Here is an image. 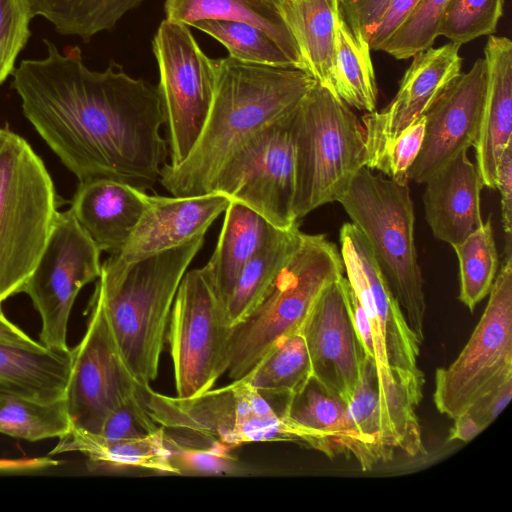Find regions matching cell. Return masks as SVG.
<instances>
[{
    "mask_svg": "<svg viewBox=\"0 0 512 512\" xmlns=\"http://www.w3.org/2000/svg\"><path fill=\"white\" fill-rule=\"evenodd\" d=\"M215 93L201 134L188 157L161 168L159 181L173 196L212 192L230 154L250 134L291 112L316 83L304 70L213 59Z\"/></svg>",
    "mask_w": 512,
    "mask_h": 512,
    "instance_id": "2",
    "label": "cell"
},
{
    "mask_svg": "<svg viewBox=\"0 0 512 512\" xmlns=\"http://www.w3.org/2000/svg\"><path fill=\"white\" fill-rule=\"evenodd\" d=\"M294 148L297 220L338 201L367 164L362 123L348 105L317 82L295 108Z\"/></svg>",
    "mask_w": 512,
    "mask_h": 512,
    "instance_id": "6",
    "label": "cell"
},
{
    "mask_svg": "<svg viewBox=\"0 0 512 512\" xmlns=\"http://www.w3.org/2000/svg\"><path fill=\"white\" fill-rule=\"evenodd\" d=\"M294 112L245 138L224 162L212 187V192L250 207L283 230L299 224L293 211Z\"/></svg>",
    "mask_w": 512,
    "mask_h": 512,
    "instance_id": "12",
    "label": "cell"
},
{
    "mask_svg": "<svg viewBox=\"0 0 512 512\" xmlns=\"http://www.w3.org/2000/svg\"><path fill=\"white\" fill-rule=\"evenodd\" d=\"M421 0H389L367 42L371 50L381 51L384 44L412 14Z\"/></svg>",
    "mask_w": 512,
    "mask_h": 512,
    "instance_id": "43",
    "label": "cell"
},
{
    "mask_svg": "<svg viewBox=\"0 0 512 512\" xmlns=\"http://www.w3.org/2000/svg\"><path fill=\"white\" fill-rule=\"evenodd\" d=\"M448 0H421L412 14L384 44V51L398 60L413 57L431 47L437 38L436 27Z\"/></svg>",
    "mask_w": 512,
    "mask_h": 512,
    "instance_id": "38",
    "label": "cell"
},
{
    "mask_svg": "<svg viewBox=\"0 0 512 512\" xmlns=\"http://www.w3.org/2000/svg\"><path fill=\"white\" fill-rule=\"evenodd\" d=\"M339 240L347 280L372 324L380 365L418 368L422 343L410 328L368 240L353 223L342 225Z\"/></svg>",
    "mask_w": 512,
    "mask_h": 512,
    "instance_id": "16",
    "label": "cell"
},
{
    "mask_svg": "<svg viewBox=\"0 0 512 512\" xmlns=\"http://www.w3.org/2000/svg\"><path fill=\"white\" fill-rule=\"evenodd\" d=\"M231 329L226 307L202 268L186 272L166 331L177 397L190 398L212 389L227 371Z\"/></svg>",
    "mask_w": 512,
    "mask_h": 512,
    "instance_id": "11",
    "label": "cell"
},
{
    "mask_svg": "<svg viewBox=\"0 0 512 512\" xmlns=\"http://www.w3.org/2000/svg\"><path fill=\"white\" fill-rule=\"evenodd\" d=\"M205 234L172 249L127 261L112 253L95 287L119 350L142 386L158 376L168 321L180 282Z\"/></svg>",
    "mask_w": 512,
    "mask_h": 512,
    "instance_id": "3",
    "label": "cell"
},
{
    "mask_svg": "<svg viewBox=\"0 0 512 512\" xmlns=\"http://www.w3.org/2000/svg\"><path fill=\"white\" fill-rule=\"evenodd\" d=\"M165 18L187 26L214 19L253 25L272 37L300 70L305 65L284 17L282 0H166Z\"/></svg>",
    "mask_w": 512,
    "mask_h": 512,
    "instance_id": "26",
    "label": "cell"
},
{
    "mask_svg": "<svg viewBox=\"0 0 512 512\" xmlns=\"http://www.w3.org/2000/svg\"><path fill=\"white\" fill-rule=\"evenodd\" d=\"M336 245L323 234L301 240L256 306L232 325L230 379H242L279 338L300 330L322 291L343 275Z\"/></svg>",
    "mask_w": 512,
    "mask_h": 512,
    "instance_id": "7",
    "label": "cell"
},
{
    "mask_svg": "<svg viewBox=\"0 0 512 512\" xmlns=\"http://www.w3.org/2000/svg\"><path fill=\"white\" fill-rule=\"evenodd\" d=\"M100 253L72 211H58L42 254L21 289L40 314L43 346L69 349V316L80 290L100 276Z\"/></svg>",
    "mask_w": 512,
    "mask_h": 512,
    "instance_id": "14",
    "label": "cell"
},
{
    "mask_svg": "<svg viewBox=\"0 0 512 512\" xmlns=\"http://www.w3.org/2000/svg\"><path fill=\"white\" fill-rule=\"evenodd\" d=\"M71 365V349L0 342V394L42 402L63 400Z\"/></svg>",
    "mask_w": 512,
    "mask_h": 512,
    "instance_id": "25",
    "label": "cell"
},
{
    "mask_svg": "<svg viewBox=\"0 0 512 512\" xmlns=\"http://www.w3.org/2000/svg\"><path fill=\"white\" fill-rule=\"evenodd\" d=\"M86 332L72 350L64 402L71 430L98 434L107 415L142 386L127 366L94 292Z\"/></svg>",
    "mask_w": 512,
    "mask_h": 512,
    "instance_id": "15",
    "label": "cell"
},
{
    "mask_svg": "<svg viewBox=\"0 0 512 512\" xmlns=\"http://www.w3.org/2000/svg\"><path fill=\"white\" fill-rule=\"evenodd\" d=\"M487 76L485 59H477L430 106L425 114L421 149L409 169V181L424 184L460 152L474 145L485 103Z\"/></svg>",
    "mask_w": 512,
    "mask_h": 512,
    "instance_id": "18",
    "label": "cell"
},
{
    "mask_svg": "<svg viewBox=\"0 0 512 512\" xmlns=\"http://www.w3.org/2000/svg\"><path fill=\"white\" fill-rule=\"evenodd\" d=\"M424 134L425 115L391 143L373 169L400 184H408L409 169L420 152Z\"/></svg>",
    "mask_w": 512,
    "mask_h": 512,
    "instance_id": "42",
    "label": "cell"
},
{
    "mask_svg": "<svg viewBox=\"0 0 512 512\" xmlns=\"http://www.w3.org/2000/svg\"><path fill=\"white\" fill-rule=\"evenodd\" d=\"M338 202L368 240L410 328L422 343L427 305L408 184L363 167Z\"/></svg>",
    "mask_w": 512,
    "mask_h": 512,
    "instance_id": "5",
    "label": "cell"
},
{
    "mask_svg": "<svg viewBox=\"0 0 512 512\" xmlns=\"http://www.w3.org/2000/svg\"><path fill=\"white\" fill-rule=\"evenodd\" d=\"M69 451L86 454L90 463L94 464L131 466L177 474L170 462V450L162 427L146 436L111 443L97 442L87 433L70 430L59 437L50 455Z\"/></svg>",
    "mask_w": 512,
    "mask_h": 512,
    "instance_id": "30",
    "label": "cell"
},
{
    "mask_svg": "<svg viewBox=\"0 0 512 512\" xmlns=\"http://www.w3.org/2000/svg\"><path fill=\"white\" fill-rule=\"evenodd\" d=\"M487 65L485 103L474 143L476 166L483 186L496 189L499 159L512 142V42L491 35L484 48Z\"/></svg>",
    "mask_w": 512,
    "mask_h": 512,
    "instance_id": "23",
    "label": "cell"
},
{
    "mask_svg": "<svg viewBox=\"0 0 512 512\" xmlns=\"http://www.w3.org/2000/svg\"><path fill=\"white\" fill-rule=\"evenodd\" d=\"M158 64L170 166L181 164L196 144L215 93L213 59L200 48L189 26L164 19L152 40Z\"/></svg>",
    "mask_w": 512,
    "mask_h": 512,
    "instance_id": "13",
    "label": "cell"
},
{
    "mask_svg": "<svg viewBox=\"0 0 512 512\" xmlns=\"http://www.w3.org/2000/svg\"><path fill=\"white\" fill-rule=\"evenodd\" d=\"M301 236L299 224L282 230L247 262L226 303L232 325L242 320L263 297L298 247Z\"/></svg>",
    "mask_w": 512,
    "mask_h": 512,
    "instance_id": "31",
    "label": "cell"
},
{
    "mask_svg": "<svg viewBox=\"0 0 512 512\" xmlns=\"http://www.w3.org/2000/svg\"><path fill=\"white\" fill-rule=\"evenodd\" d=\"M347 406L348 402L311 376L287 398L283 417L307 434L310 447L334 457L340 454Z\"/></svg>",
    "mask_w": 512,
    "mask_h": 512,
    "instance_id": "28",
    "label": "cell"
},
{
    "mask_svg": "<svg viewBox=\"0 0 512 512\" xmlns=\"http://www.w3.org/2000/svg\"><path fill=\"white\" fill-rule=\"evenodd\" d=\"M311 376L308 349L298 330L276 340L242 379L265 396H290Z\"/></svg>",
    "mask_w": 512,
    "mask_h": 512,
    "instance_id": "33",
    "label": "cell"
},
{
    "mask_svg": "<svg viewBox=\"0 0 512 512\" xmlns=\"http://www.w3.org/2000/svg\"><path fill=\"white\" fill-rule=\"evenodd\" d=\"M0 342L17 343L27 346L41 344L28 336L18 326L8 320L0 310Z\"/></svg>",
    "mask_w": 512,
    "mask_h": 512,
    "instance_id": "48",
    "label": "cell"
},
{
    "mask_svg": "<svg viewBox=\"0 0 512 512\" xmlns=\"http://www.w3.org/2000/svg\"><path fill=\"white\" fill-rule=\"evenodd\" d=\"M484 429L482 425L466 412L454 419V425L450 429L448 441L459 440L469 442Z\"/></svg>",
    "mask_w": 512,
    "mask_h": 512,
    "instance_id": "47",
    "label": "cell"
},
{
    "mask_svg": "<svg viewBox=\"0 0 512 512\" xmlns=\"http://www.w3.org/2000/svg\"><path fill=\"white\" fill-rule=\"evenodd\" d=\"M230 201L220 192L172 197L146 194L144 212L118 254L127 261L139 260L206 234Z\"/></svg>",
    "mask_w": 512,
    "mask_h": 512,
    "instance_id": "20",
    "label": "cell"
},
{
    "mask_svg": "<svg viewBox=\"0 0 512 512\" xmlns=\"http://www.w3.org/2000/svg\"><path fill=\"white\" fill-rule=\"evenodd\" d=\"M368 42L350 27L342 10L338 16L334 50L333 91L349 107L373 112L377 84Z\"/></svg>",
    "mask_w": 512,
    "mask_h": 512,
    "instance_id": "29",
    "label": "cell"
},
{
    "mask_svg": "<svg viewBox=\"0 0 512 512\" xmlns=\"http://www.w3.org/2000/svg\"><path fill=\"white\" fill-rule=\"evenodd\" d=\"M43 42L45 56L20 61L11 74L25 117L79 182L152 189L169 153L158 86L115 62L92 70L78 46Z\"/></svg>",
    "mask_w": 512,
    "mask_h": 512,
    "instance_id": "1",
    "label": "cell"
},
{
    "mask_svg": "<svg viewBox=\"0 0 512 512\" xmlns=\"http://www.w3.org/2000/svg\"><path fill=\"white\" fill-rule=\"evenodd\" d=\"M193 27L220 42L229 57L253 64L299 69L283 48L261 29L242 22L206 19Z\"/></svg>",
    "mask_w": 512,
    "mask_h": 512,
    "instance_id": "36",
    "label": "cell"
},
{
    "mask_svg": "<svg viewBox=\"0 0 512 512\" xmlns=\"http://www.w3.org/2000/svg\"><path fill=\"white\" fill-rule=\"evenodd\" d=\"M146 194L123 181L87 180L79 183L70 210L101 252L118 253L144 212Z\"/></svg>",
    "mask_w": 512,
    "mask_h": 512,
    "instance_id": "22",
    "label": "cell"
},
{
    "mask_svg": "<svg viewBox=\"0 0 512 512\" xmlns=\"http://www.w3.org/2000/svg\"><path fill=\"white\" fill-rule=\"evenodd\" d=\"M512 380V257H505L487 306L468 342L448 366L435 372L433 401L451 419L482 396Z\"/></svg>",
    "mask_w": 512,
    "mask_h": 512,
    "instance_id": "10",
    "label": "cell"
},
{
    "mask_svg": "<svg viewBox=\"0 0 512 512\" xmlns=\"http://www.w3.org/2000/svg\"><path fill=\"white\" fill-rule=\"evenodd\" d=\"M339 2L350 27L367 41L389 0H339Z\"/></svg>",
    "mask_w": 512,
    "mask_h": 512,
    "instance_id": "45",
    "label": "cell"
},
{
    "mask_svg": "<svg viewBox=\"0 0 512 512\" xmlns=\"http://www.w3.org/2000/svg\"><path fill=\"white\" fill-rule=\"evenodd\" d=\"M512 397V380L482 396L467 411L485 429L506 408Z\"/></svg>",
    "mask_w": 512,
    "mask_h": 512,
    "instance_id": "46",
    "label": "cell"
},
{
    "mask_svg": "<svg viewBox=\"0 0 512 512\" xmlns=\"http://www.w3.org/2000/svg\"><path fill=\"white\" fill-rule=\"evenodd\" d=\"M424 383L419 368L381 366L366 355L348 402L340 453L353 456L363 471L392 459L396 450L411 457L421 453L416 408Z\"/></svg>",
    "mask_w": 512,
    "mask_h": 512,
    "instance_id": "9",
    "label": "cell"
},
{
    "mask_svg": "<svg viewBox=\"0 0 512 512\" xmlns=\"http://www.w3.org/2000/svg\"><path fill=\"white\" fill-rule=\"evenodd\" d=\"M140 389L107 415L98 434H87L97 442L111 443L156 432L160 426L149 415Z\"/></svg>",
    "mask_w": 512,
    "mask_h": 512,
    "instance_id": "40",
    "label": "cell"
},
{
    "mask_svg": "<svg viewBox=\"0 0 512 512\" xmlns=\"http://www.w3.org/2000/svg\"><path fill=\"white\" fill-rule=\"evenodd\" d=\"M424 184V215L436 239L453 246L483 224L480 207L483 183L467 151L460 152Z\"/></svg>",
    "mask_w": 512,
    "mask_h": 512,
    "instance_id": "21",
    "label": "cell"
},
{
    "mask_svg": "<svg viewBox=\"0 0 512 512\" xmlns=\"http://www.w3.org/2000/svg\"><path fill=\"white\" fill-rule=\"evenodd\" d=\"M282 8L306 72L334 94L335 37L341 9L339 0H282Z\"/></svg>",
    "mask_w": 512,
    "mask_h": 512,
    "instance_id": "27",
    "label": "cell"
},
{
    "mask_svg": "<svg viewBox=\"0 0 512 512\" xmlns=\"http://www.w3.org/2000/svg\"><path fill=\"white\" fill-rule=\"evenodd\" d=\"M145 0H29L33 16L48 20L62 35L89 41L112 30L119 20Z\"/></svg>",
    "mask_w": 512,
    "mask_h": 512,
    "instance_id": "32",
    "label": "cell"
},
{
    "mask_svg": "<svg viewBox=\"0 0 512 512\" xmlns=\"http://www.w3.org/2000/svg\"><path fill=\"white\" fill-rule=\"evenodd\" d=\"M166 443L170 450V462L177 474H222L232 471L236 466V459L229 453L230 449L221 445L181 446L167 437Z\"/></svg>",
    "mask_w": 512,
    "mask_h": 512,
    "instance_id": "41",
    "label": "cell"
},
{
    "mask_svg": "<svg viewBox=\"0 0 512 512\" xmlns=\"http://www.w3.org/2000/svg\"><path fill=\"white\" fill-rule=\"evenodd\" d=\"M33 17L29 0H0V85L15 68L30 37Z\"/></svg>",
    "mask_w": 512,
    "mask_h": 512,
    "instance_id": "39",
    "label": "cell"
},
{
    "mask_svg": "<svg viewBox=\"0 0 512 512\" xmlns=\"http://www.w3.org/2000/svg\"><path fill=\"white\" fill-rule=\"evenodd\" d=\"M144 405L169 440L181 446L295 441L309 445L305 432L288 423L269 397L244 379L190 398L172 397L141 386Z\"/></svg>",
    "mask_w": 512,
    "mask_h": 512,
    "instance_id": "4",
    "label": "cell"
},
{
    "mask_svg": "<svg viewBox=\"0 0 512 512\" xmlns=\"http://www.w3.org/2000/svg\"><path fill=\"white\" fill-rule=\"evenodd\" d=\"M504 0H448L439 16L436 34L462 45L497 29Z\"/></svg>",
    "mask_w": 512,
    "mask_h": 512,
    "instance_id": "37",
    "label": "cell"
},
{
    "mask_svg": "<svg viewBox=\"0 0 512 512\" xmlns=\"http://www.w3.org/2000/svg\"><path fill=\"white\" fill-rule=\"evenodd\" d=\"M58 196L28 142L0 127V304L20 293L58 213Z\"/></svg>",
    "mask_w": 512,
    "mask_h": 512,
    "instance_id": "8",
    "label": "cell"
},
{
    "mask_svg": "<svg viewBox=\"0 0 512 512\" xmlns=\"http://www.w3.org/2000/svg\"><path fill=\"white\" fill-rule=\"evenodd\" d=\"M282 230L250 207L235 200L230 201L215 250L202 267L205 277L225 307L244 266Z\"/></svg>",
    "mask_w": 512,
    "mask_h": 512,
    "instance_id": "24",
    "label": "cell"
},
{
    "mask_svg": "<svg viewBox=\"0 0 512 512\" xmlns=\"http://www.w3.org/2000/svg\"><path fill=\"white\" fill-rule=\"evenodd\" d=\"M300 331L312 376L349 402L366 354L354 327L347 278L342 276L322 291Z\"/></svg>",
    "mask_w": 512,
    "mask_h": 512,
    "instance_id": "19",
    "label": "cell"
},
{
    "mask_svg": "<svg viewBox=\"0 0 512 512\" xmlns=\"http://www.w3.org/2000/svg\"><path fill=\"white\" fill-rule=\"evenodd\" d=\"M460 46L449 42L417 52L391 102L380 111L363 115L361 123L367 168L373 169L391 143L422 118L442 91L461 73Z\"/></svg>",
    "mask_w": 512,
    "mask_h": 512,
    "instance_id": "17",
    "label": "cell"
},
{
    "mask_svg": "<svg viewBox=\"0 0 512 512\" xmlns=\"http://www.w3.org/2000/svg\"><path fill=\"white\" fill-rule=\"evenodd\" d=\"M70 430L64 399L42 402L0 394V433L35 442L59 438Z\"/></svg>",
    "mask_w": 512,
    "mask_h": 512,
    "instance_id": "34",
    "label": "cell"
},
{
    "mask_svg": "<svg viewBox=\"0 0 512 512\" xmlns=\"http://www.w3.org/2000/svg\"><path fill=\"white\" fill-rule=\"evenodd\" d=\"M459 261L458 299L470 311L488 294L498 268V253L489 219L463 242L452 246Z\"/></svg>",
    "mask_w": 512,
    "mask_h": 512,
    "instance_id": "35",
    "label": "cell"
},
{
    "mask_svg": "<svg viewBox=\"0 0 512 512\" xmlns=\"http://www.w3.org/2000/svg\"><path fill=\"white\" fill-rule=\"evenodd\" d=\"M496 189L501 195L505 257H512V142L502 153L496 171Z\"/></svg>",
    "mask_w": 512,
    "mask_h": 512,
    "instance_id": "44",
    "label": "cell"
}]
</instances>
